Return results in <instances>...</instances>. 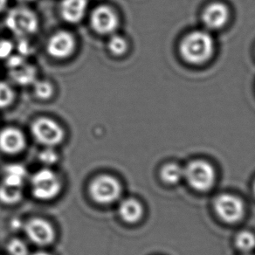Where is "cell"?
I'll use <instances>...</instances> for the list:
<instances>
[{"label": "cell", "mask_w": 255, "mask_h": 255, "mask_svg": "<svg viewBox=\"0 0 255 255\" xmlns=\"http://www.w3.org/2000/svg\"><path fill=\"white\" fill-rule=\"evenodd\" d=\"M91 24L96 32L101 34H109L115 32L117 28L118 18L111 8L102 5L93 11Z\"/></svg>", "instance_id": "obj_11"}, {"label": "cell", "mask_w": 255, "mask_h": 255, "mask_svg": "<svg viewBox=\"0 0 255 255\" xmlns=\"http://www.w3.org/2000/svg\"><path fill=\"white\" fill-rule=\"evenodd\" d=\"M161 177L166 184H177L184 178V168L177 163H167L161 170Z\"/></svg>", "instance_id": "obj_17"}, {"label": "cell", "mask_w": 255, "mask_h": 255, "mask_svg": "<svg viewBox=\"0 0 255 255\" xmlns=\"http://www.w3.org/2000/svg\"><path fill=\"white\" fill-rule=\"evenodd\" d=\"M75 48V38L68 32H57L51 37L47 44V52L57 59L70 56Z\"/></svg>", "instance_id": "obj_12"}, {"label": "cell", "mask_w": 255, "mask_h": 255, "mask_svg": "<svg viewBox=\"0 0 255 255\" xmlns=\"http://www.w3.org/2000/svg\"><path fill=\"white\" fill-rule=\"evenodd\" d=\"M215 51V42L206 30H195L184 36L179 44L183 60L191 65H202L211 60Z\"/></svg>", "instance_id": "obj_1"}, {"label": "cell", "mask_w": 255, "mask_h": 255, "mask_svg": "<svg viewBox=\"0 0 255 255\" xmlns=\"http://www.w3.org/2000/svg\"><path fill=\"white\" fill-rule=\"evenodd\" d=\"M39 160L41 163H45L46 165H52L53 163H56L58 155L52 149V147H47V149H44L39 153Z\"/></svg>", "instance_id": "obj_24"}, {"label": "cell", "mask_w": 255, "mask_h": 255, "mask_svg": "<svg viewBox=\"0 0 255 255\" xmlns=\"http://www.w3.org/2000/svg\"><path fill=\"white\" fill-rule=\"evenodd\" d=\"M51 255L49 254H47V253H44V252H39V253H36L34 255Z\"/></svg>", "instance_id": "obj_28"}, {"label": "cell", "mask_w": 255, "mask_h": 255, "mask_svg": "<svg viewBox=\"0 0 255 255\" xmlns=\"http://www.w3.org/2000/svg\"><path fill=\"white\" fill-rule=\"evenodd\" d=\"M25 146V135L15 128H6L0 132V149L7 154H17Z\"/></svg>", "instance_id": "obj_13"}, {"label": "cell", "mask_w": 255, "mask_h": 255, "mask_svg": "<svg viewBox=\"0 0 255 255\" xmlns=\"http://www.w3.org/2000/svg\"><path fill=\"white\" fill-rule=\"evenodd\" d=\"M184 177L196 191H207L215 184L216 171L205 160H194L184 168Z\"/></svg>", "instance_id": "obj_2"}, {"label": "cell", "mask_w": 255, "mask_h": 255, "mask_svg": "<svg viewBox=\"0 0 255 255\" xmlns=\"http://www.w3.org/2000/svg\"><path fill=\"white\" fill-rule=\"evenodd\" d=\"M25 234L29 240L39 246L51 244L55 237V233L51 224L42 219H32L25 225Z\"/></svg>", "instance_id": "obj_9"}, {"label": "cell", "mask_w": 255, "mask_h": 255, "mask_svg": "<svg viewBox=\"0 0 255 255\" xmlns=\"http://www.w3.org/2000/svg\"><path fill=\"white\" fill-rule=\"evenodd\" d=\"M213 206L217 215L226 223H237L244 218V203L236 196L227 193L219 195L214 200Z\"/></svg>", "instance_id": "obj_5"}, {"label": "cell", "mask_w": 255, "mask_h": 255, "mask_svg": "<svg viewBox=\"0 0 255 255\" xmlns=\"http://www.w3.org/2000/svg\"><path fill=\"white\" fill-rule=\"evenodd\" d=\"M119 214L125 222L136 223L142 217L143 208L141 203L135 199H125L119 206Z\"/></svg>", "instance_id": "obj_15"}, {"label": "cell", "mask_w": 255, "mask_h": 255, "mask_svg": "<svg viewBox=\"0 0 255 255\" xmlns=\"http://www.w3.org/2000/svg\"><path fill=\"white\" fill-rule=\"evenodd\" d=\"M8 252L10 255H27L28 248L23 241L14 239L9 242L7 246Z\"/></svg>", "instance_id": "obj_23"}, {"label": "cell", "mask_w": 255, "mask_h": 255, "mask_svg": "<svg viewBox=\"0 0 255 255\" xmlns=\"http://www.w3.org/2000/svg\"><path fill=\"white\" fill-rule=\"evenodd\" d=\"M250 255V254H247V255Z\"/></svg>", "instance_id": "obj_31"}, {"label": "cell", "mask_w": 255, "mask_h": 255, "mask_svg": "<svg viewBox=\"0 0 255 255\" xmlns=\"http://www.w3.org/2000/svg\"><path fill=\"white\" fill-rule=\"evenodd\" d=\"M127 41L121 36H114L109 42V50L115 55H123L127 51Z\"/></svg>", "instance_id": "obj_21"}, {"label": "cell", "mask_w": 255, "mask_h": 255, "mask_svg": "<svg viewBox=\"0 0 255 255\" xmlns=\"http://www.w3.org/2000/svg\"><path fill=\"white\" fill-rule=\"evenodd\" d=\"M235 245L239 250L249 254L255 248V235L248 230L241 231L235 238Z\"/></svg>", "instance_id": "obj_19"}, {"label": "cell", "mask_w": 255, "mask_h": 255, "mask_svg": "<svg viewBox=\"0 0 255 255\" xmlns=\"http://www.w3.org/2000/svg\"><path fill=\"white\" fill-rule=\"evenodd\" d=\"M7 4V0H0V11H3Z\"/></svg>", "instance_id": "obj_27"}, {"label": "cell", "mask_w": 255, "mask_h": 255, "mask_svg": "<svg viewBox=\"0 0 255 255\" xmlns=\"http://www.w3.org/2000/svg\"><path fill=\"white\" fill-rule=\"evenodd\" d=\"M87 7V0H63L60 5V13L66 21L75 24L84 17Z\"/></svg>", "instance_id": "obj_14"}, {"label": "cell", "mask_w": 255, "mask_h": 255, "mask_svg": "<svg viewBox=\"0 0 255 255\" xmlns=\"http://www.w3.org/2000/svg\"><path fill=\"white\" fill-rule=\"evenodd\" d=\"M34 93L40 99H48L53 96V85L46 81L34 82Z\"/></svg>", "instance_id": "obj_22"}, {"label": "cell", "mask_w": 255, "mask_h": 255, "mask_svg": "<svg viewBox=\"0 0 255 255\" xmlns=\"http://www.w3.org/2000/svg\"><path fill=\"white\" fill-rule=\"evenodd\" d=\"M26 170L20 164H11L5 167L4 171V184L15 187L22 188L26 177Z\"/></svg>", "instance_id": "obj_16"}, {"label": "cell", "mask_w": 255, "mask_h": 255, "mask_svg": "<svg viewBox=\"0 0 255 255\" xmlns=\"http://www.w3.org/2000/svg\"><path fill=\"white\" fill-rule=\"evenodd\" d=\"M8 59L10 75L15 82L20 85H28L35 82V68L26 63L24 57L11 55Z\"/></svg>", "instance_id": "obj_10"}, {"label": "cell", "mask_w": 255, "mask_h": 255, "mask_svg": "<svg viewBox=\"0 0 255 255\" xmlns=\"http://www.w3.org/2000/svg\"><path fill=\"white\" fill-rule=\"evenodd\" d=\"M254 192H255V184H254Z\"/></svg>", "instance_id": "obj_30"}, {"label": "cell", "mask_w": 255, "mask_h": 255, "mask_svg": "<svg viewBox=\"0 0 255 255\" xmlns=\"http://www.w3.org/2000/svg\"><path fill=\"white\" fill-rule=\"evenodd\" d=\"M230 16V9L227 4L222 2H213L203 11V24L210 31L220 30L227 25Z\"/></svg>", "instance_id": "obj_8"}, {"label": "cell", "mask_w": 255, "mask_h": 255, "mask_svg": "<svg viewBox=\"0 0 255 255\" xmlns=\"http://www.w3.org/2000/svg\"><path fill=\"white\" fill-rule=\"evenodd\" d=\"M22 198V188L15 187L9 184L0 185V201L4 204H15Z\"/></svg>", "instance_id": "obj_18"}, {"label": "cell", "mask_w": 255, "mask_h": 255, "mask_svg": "<svg viewBox=\"0 0 255 255\" xmlns=\"http://www.w3.org/2000/svg\"><path fill=\"white\" fill-rule=\"evenodd\" d=\"M5 25L15 35L24 38L31 35L39 28V21L33 11L27 8L18 7L9 11Z\"/></svg>", "instance_id": "obj_3"}, {"label": "cell", "mask_w": 255, "mask_h": 255, "mask_svg": "<svg viewBox=\"0 0 255 255\" xmlns=\"http://www.w3.org/2000/svg\"><path fill=\"white\" fill-rule=\"evenodd\" d=\"M18 1H21V2H30V1H32V0H18Z\"/></svg>", "instance_id": "obj_29"}, {"label": "cell", "mask_w": 255, "mask_h": 255, "mask_svg": "<svg viewBox=\"0 0 255 255\" xmlns=\"http://www.w3.org/2000/svg\"><path fill=\"white\" fill-rule=\"evenodd\" d=\"M89 192L96 202L106 205L118 199L122 192V187L115 177L102 175L92 181Z\"/></svg>", "instance_id": "obj_6"}, {"label": "cell", "mask_w": 255, "mask_h": 255, "mask_svg": "<svg viewBox=\"0 0 255 255\" xmlns=\"http://www.w3.org/2000/svg\"><path fill=\"white\" fill-rule=\"evenodd\" d=\"M13 51V44L6 40L2 39L0 40V59H7L11 56Z\"/></svg>", "instance_id": "obj_25"}, {"label": "cell", "mask_w": 255, "mask_h": 255, "mask_svg": "<svg viewBox=\"0 0 255 255\" xmlns=\"http://www.w3.org/2000/svg\"><path fill=\"white\" fill-rule=\"evenodd\" d=\"M18 48L20 55L23 57L28 55L32 52V46H30L29 43L26 42L25 40H22L21 42L18 43Z\"/></svg>", "instance_id": "obj_26"}, {"label": "cell", "mask_w": 255, "mask_h": 255, "mask_svg": "<svg viewBox=\"0 0 255 255\" xmlns=\"http://www.w3.org/2000/svg\"><path fill=\"white\" fill-rule=\"evenodd\" d=\"M31 185L32 194L40 200H50L55 198L61 189L58 175L49 169H42L33 174Z\"/></svg>", "instance_id": "obj_4"}, {"label": "cell", "mask_w": 255, "mask_h": 255, "mask_svg": "<svg viewBox=\"0 0 255 255\" xmlns=\"http://www.w3.org/2000/svg\"><path fill=\"white\" fill-rule=\"evenodd\" d=\"M32 135L38 142L47 147H53L62 142L64 130L56 122L42 117L32 125Z\"/></svg>", "instance_id": "obj_7"}, {"label": "cell", "mask_w": 255, "mask_h": 255, "mask_svg": "<svg viewBox=\"0 0 255 255\" xmlns=\"http://www.w3.org/2000/svg\"><path fill=\"white\" fill-rule=\"evenodd\" d=\"M14 99V93L10 85L5 82H0V109L11 105Z\"/></svg>", "instance_id": "obj_20"}]
</instances>
